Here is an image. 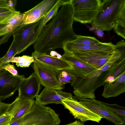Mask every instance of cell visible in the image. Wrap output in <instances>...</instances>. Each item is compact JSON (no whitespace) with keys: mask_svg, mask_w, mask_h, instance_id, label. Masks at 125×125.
<instances>
[{"mask_svg":"<svg viewBox=\"0 0 125 125\" xmlns=\"http://www.w3.org/2000/svg\"><path fill=\"white\" fill-rule=\"evenodd\" d=\"M74 21L70 0L65 1L52 20L42 28L33 44L34 51L49 55L55 49H63L65 43L76 38L73 27Z\"/></svg>","mask_w":125,"mask_h":125,"instance_id":"6da1fadb","label":"cell"},{"mask_svg":"<svg viewBox=\"0 0 125 125\" xmlns=\"http://www.w3.org/2000/svg\"><path fill=\"white\" fill-rule=\"evenodd\" d=\"M113 64L109 60L99 69L94 70L83 76L75 77L71 82L73 88L74 97L82 99H95V92L104 86L108 76V70Z\"/></svg>","mask_w":125,"mask_h":125,"instance_id":"7a4b0ae2","label":"cell"},{"mask_svg":"<svg viewBox=\"0 0 125 125\" xmlns=\"http://www.w3.org/2000/svg\"><path fill=\"white\" fill-rule=\"evenodd\" d=\"M125 9V0H101L92 23L94 29L109 31L113 29L122 10Z\"/></svg>","mask_w":125,"mask_h":125,"instance_id":"3957f363","label":"cell"},{"mask_svg":"<svg viewBox=\"0 0 125 125\" xmlns=\"http://www.w3.org/2000/svg\"><path fill=\"white\" fill-rule=\"evenodd\" d=\"M41 20L23 24L13 31L12 35L17 46V54L23 52L36 41L41 31L38 30Z\"/></svg>","mask_w":125,"mask_h":125,"instance_id":"277c9868","label":"cell"},{"mask_svg":"<svg viewBox=\"0 0 125 125\" xmlns=\"http://www.w3.org/2000/svg\"><path fill=\"white\" fill-rule=\"evenodd\" d=\"M74 21L91 23L101 2V0H70Z\"/></svg>","mask_w":125,"mask_h":125,"instance_id":"5b68a950","label":"cell"},{"mask_svg":"<svg viewBox=\"0 0 125 125\" xmlns=\"http://www.w3.org/2000/svg\"><path fill=\"white\" fill-rule=\"evenodd\" d=\"M25 78L23 75L14 76L5 69H0V98L2 100L12 95Z\"/></svg>","mask_w":125,"mask_h":125,"instance_id":"8992f818","label":"cell"},{"mask_svg":"<svg viewBox=\"0 0 125 125\" xmlns=\"http://www.w3.org/2000/svg\"><path fill=\"white\" fill-rule=\"evenodd\" d=\"M65 108L68 109L75 118L81 122L91 120L99 123L103 118L88 109L73 97L62 101Z\"/></svg>","mask_w":125,"mask_h":125,"instance_id":"52a82bcc","label":"cell"},{"mask_svg":"<svg viewBox=\"0 0 125 125\" xmlns=\"http://www.w3.org/2000/svg\"><path fill=\"white\" fill-rule=\"evenodd\" d=\"M41 84L49 89L62 90L64 88L58 81L57 72L46 66L34 61L32 66Z\"/></svg>","mask_w":125,"mask_h":125,"instance_id":"ba28073f","label":"cell"},{"mask_svg":"<svg viewBox=\"0 0 125 125\" xmlns=\"http://www.w3.org/2000/svg\"><path fill=\"white\" fill-rule=\"evenodd\" d=\"M84 106L103 118L114 123L115 125H125V123L109 110L102 102L95 99H82L73 97Z\"/></svg>","mask_w":125,"mask_h":125,"instance_id":"9c48e42d","label":"cell"},{"mask_svg":"<svg viewBox=\"0 0 125 125\" xmlns=\"http://www.w3.org/2000/svg\"><path fill=\"white\" fill-rule=\"evenodd\" d=\"M61 59L66 61L71 65L72 68L68 70L75 77L84 76L93 71L97 69L86 62L72 53L64 51Z\"/></svg>","mask_w":125,"mask_h":125,"instance_id":"30bf717a","label":"cell"},{"mask_svg":"<svg viewBox=\"0 0 125 125\" xmlns=\"http://www.w3.org/2000/svg\"><path fill=\"white\" fill-rule=\"evenodd\" d=\"M63 49L64 51L70 52L77 51L102 52L108 54L112 53L115 51V45L111 42H101L94 45H83L73 43L70 41L65 43Z\"/></svg>","mask_w":125,"mask_h":125,"instance_id":"8fae6325","label":"cell"},{"mask_svg":"<svg viewBox=\"0 0 125 125\" xmlns=\"http://www.w3.org/2000/svg\"><path fill=\"white\" fill-rule=\"evenodd\" d=\"M58 0H44L24 13L23 23L27 24L36 22L44 17Z\"/></svg>","mask_w":125,"mask_h":125,"instance_id":"7c38bea8","label":"cell"},{"mask_svg":"<svg viewBox=\"0 0 125 125\" xmlns=\"http://www.w3.org/2000/svg\"><path fill=\"white\" fill-rule=\"evenodd\" d=\"M41 84L38 76L34 72L22 82L19 91L18 96L24 99H34L38 95Z\"/></svg>","mask_w":125,"mask_h":125,"instance_id":"4fadbf2b","label":"cell"},{"mask_svg":"<svg viewBox=\"0 0 125 125\" xmlns=\"http://www.w3.org/2000/svg\"><path fill=\"white\" fill-rule=\"evenodd\" d=\"M31 56L33 58L34 61L55 70H71L72 68L71 65L68 62L56 57L34 51L32 53Z\"/></svg>","mask_w":125,"mask_h":125,"instance_id":"5bb4252c","label":"cell"},{"mask_svg":"<svg viewBox=\"0 0 125 125\" xmlns=\"http://www.w3.org/2000/svg\"><path fill=\"white\" fill-rule=\"evenodd\" d=\"M73 97L71 94L62 90L52 89L45 87L41 93L36 97V101L43 105L52 103L62 104V100Z\"/></svg>","mask_w":125,"mask_h":125,"instance_id":"9a60e30c","label":"cell"},{"mask_svg":"<svg viewBox=\"0 0 125 125\" xmlns=\"http://www.w3.org/2000/svg\"><path fill=\"white\" fill-rule=\"evenodd\" d=\"M97 69H99L109 60L112 53L77 51L70 52Z\"/></svg>","mask_w":125,"mask_h":125,"instance_id":"2e32d148","label":"cell"},{"mask_svg":"<svg viewBox=\"0 0 125 125\" xmlns=\"http://www.w3.org/2000/svg\"><path fill=\"white\" fill-rule=\"evenodd\" d=\"M102 94L104 98L117 97L125 92V71L113 82L105 84Z\"/></svg>","mask_w":125,"mask_h":125,"instance_id":"e0dca14e","label":"cell"},{"mask_svg":"<svg viewBox=\"0 0 125 125\" xmlns=\"http://www.w3.org/2000/svg\"><path fill=\"white\" fill-rule=\"evenodd\" d=\"M20 99V104L19 109L17 112L12 117L10 124L28 113L35 101L34 99Z\"/></svg>","mask_w":125,"mask_h":125,"instance_id":"ac0fdd59","label":"cell"},{"mask_svg":"<svg viewBox=\"0 0 125 125\" xmlns=\"http://www.w3.org/2000/svg\"><path fill=\"white\" fill-rule=\"evenodd\" d=\"M24 13H20V11L13 15L6 21V24L8 28L13 31L18 27L24 24L23 19Z\"/></svg>","mask_w":125,"mask_h":125,"instance_id":"d6986e66","label":"cell"},{"mask_svg":"<svg viewBox=\"0 0 125 125\" xmlns=\"http://www.w3.org/2000/svg\"><path fill=\"white\" fill-rule=\"evenodd\" d=\"M65 1V0H58L52 8L41 19L38 29L39 31H41L46 23L55 16L58 12L59 8L62 5Z\"/></svg>","mask_w":125,"mask_h":125,"instance_id":"ffe728a7","label":"cell"},{"mask_svg":"<svg viewBox=\"0 0 125 125\" xmlns=\"http://www.w3.org/2000/svg\"><path fill=\"white\" fill-rule=\"evenodd\" d=\"M17 47L15 40H13L7 53L0 58V68L6 64H10L12 59L17 54Z\"/></svg>","mask_w":125,"mask_h":125,"instance_id":"44dd1931","label":"cell"},{"mask_svg":"<svg viewBox=\"0 0 125 125\" xmlns=\"http://www.w3.org/2000/svg\"><path fill=\"white\" fill-rule=\"evenodd\" d=\"M103 104L109 110L125 123V108L116 104H111L102 102Z\"/></svg>","mask_w":125,"mask_h":125,"instance_id":"7402d4cb","label":"cell"},{"mask_svg":"<svg viewBox=\"0 0 125 125\" xmlns=\"http://www.w3.org/2000/svg\"><path fill=\"white\" fill-rule=\"evenodd\" d=\"M115 32L125 39V9L122 10L114 28Z\"/></svg>","mask_w":125,"mask_h":125,"instance_id":"603a6c76","label":"cell"},{"mask_svg":"<svg viewBox=\"0 0 125 125\" xmlns=\"http://www.w3.org/2000/svg\"><path fill=\"white\" fill-rule=\"evenodd\" d=\"M70 41L77 44L90 45H96L101 42L94 37L79 35H77L75 39Z\"/></svg>","mask_w":125,"mask_h":125,"instance_id":"cb8c5ba5","label":"cell"},{"mask_svg":"<svg viewBox=\"0 0 125 125\" xmlns=\"http://www.w3.org/2000/svg\"><path fill=\"white\" fill-rule=\"evenodd\" d=\"M34 62L32 57L24 55L21 57H14L10 62L16 63V65L18 67H29L31 63Z\"/></svg>","mask_w":125,"mask_h":125,"instance_id":"d4e9b609","label":"cell"},{"mask_svg":"<svg viewBox=\"0 0 125 125\" xmlns=\"http://www.w3.org/2000/svg\"><path fill=\"white\" fill-rule=\"evenodd\" d=\"M56 77L59 83L62 86L65 84L70 83L75 78L68 70L57 71Z\"/></svg>","mask_w":125,"mask_h":125,"instance_id":"484cf974","label":"cell"},{"mask_svg":"<svg viewBox=\"0 0 125 125\" xmlns=\"http://www.w3.org/2000/svg\"><path fill=\"white\" fill-rule=\"evenodd\" d=\"M13 115L9 110L0 116V125H9Z\"/></svg>","mask_w":125,"mask_h":125,"instance_id":"4316f807","label":"cell"},{"mask_svg":"<svg viewBox=\"0 0 125 125\" xmlns=\"http://www.w3.org/2000/svg\"><path fill=\"white\" fill-rule=\"evenodd\" d=\"M18 11L16 10L11 11L0 14V24H6V23L7 20Z\"/></svg>","mask_w":125,"mask_h":125,"instance_id":"83f0119b","label":"cell"},{"mask_svg":"<svg viewBox=\"0 0 125 125\" xmlns=\"http://www.w3.org/2000/svg\"><path fill=\"white\" fill-rule=\"evenodd\" d=\"M0 69H5L14 76L18 75V72L13 65L8 64L2 66Z\"/></svg>","mask_w":125,"mask_h":125,"instance_id":"f1b7e54d","label":"cell"},{"mask_svg":"<svg viewBox=\"0 0 125 125\" xmlns=\"http://www.w3.org/2000/svg\"><path fill=\"white\" fill-rule=\"evenodd\" d=\"M11 105V103H6L0 101V116L9 110Z\"/></svg>","mask_w":125,"mask_h":125,"instance_id":"f546056e","label":"cell"},{"mask_svg":"<svg viewBox=\"0 0 125 125\" xmlns=\"http://www.w3.org/2000/svg\"><path fill=\"white\" fill-rule=\"evenodd\" d=\"M11 32L7 27L6 24H0V37Z\"/></svg>","mask_w":125,"mask_h":125,"instance_id":"4dcf8cb0","label":"cell"},{"mask_svg":"<svg viewBox=\"0 0 125 125\" xmlns=\"http://www.w3.org/2000/svg\"><path fill=\"white\" fill-rule=\"evenodd\" d=\"M17 2V0H7V7L9 8L12 11L16 10L15 7Z\"/></svg>","mask_w":125,"mask_h":125,"instance_id":"1f68e13d","label":"cell"},{"mask_svg":"<svg viewBox=\"0 0 125 125\" xmlns=\"http://www.w3.org/2000/svg\"><path fill=\"white\" fill-rule=\"evenodd\" d=\"M115 80L114 77L112 76H110L108 77L105 79L104 82V84L110 83L114 81Z\"/></svg>","mask_w":125,"mask_h":125,"instance_id":"d6a6232c","label":"cell"},{"mask_svg":"<svg viewBox=\"0 0 125 125\" xmlns=\"http://www.w3.org/2000/svg\"><path fill=\"white\" fill-rule=\"evenodd\" d=\"M50 54L51 56H57L56 57L59 59L61 58L62 57V55L54 51H51Z\"/></svg>","mask_w":125,"mask_h":125,"instance_id":"836d02e7","label":"cell"},{"mask_svg":"<svg viewBox=\"0 0 125 125\" xmlns=\"http://www.w3.org/2000/svg\"><path fill=\"white\" fill-rule=\"evenodd\" d=\"M64 125H84L82 122L76 120L73 122Z\"/></svg>","mask_w":125,"mask_h":125,"instance_id":"e575fe53","label":"cell"},{"mask_svg":"<svg viewBox=\"0 0 125 125\" xmlns=\"http://www.w3.org/2000/svg\"><path fill=\"white\" fill-rule=\"evenodd\" d=\"M9 8L0 7V14L11 11Z\"/></svg>","mask_w":125,"mask_h":125,"instance_id":"d590c367","label":"cell"},{"mask_svg":"<svg viewBox=\"0 0 125 125\" xmlns=\"http://www.w3.org/2000/svg\"><path fill=\"white\" fill-rule=\"evenodd\" d=\"M96 33L99 37L101 38L103 37L104 33L103 31L100 29H96Z\"/></svg>","mask_w":125,"mask_h":125,"instance_id":"8d00e7d4","label":"cell"},{"mask_svg":"<svg viewBox=\"0 0 125 125\" xmlns=\"http://www.w3.org/2000/svg\"><path fill=\"white\" fill-rule=\"evenodd\" d=\"M7 0H0V7H7Z\"/></svg>","mask_w":125,"mask_h":125,"instance_id":"74e56055","label":"cell"},{"mask_svg":"<svg viewBox=\"0 0 125 125\" xmlns=\"http://www.w3.org/2000/svg\"><path fill=\"white\" fill-rule=\"evenodd\" d=\"M2 100L0 98V101H1Z\"/></svg>","mask_w":125,"mask_h":125,"instance_id":"f35d334b","label":"cell"}]
</instances>
